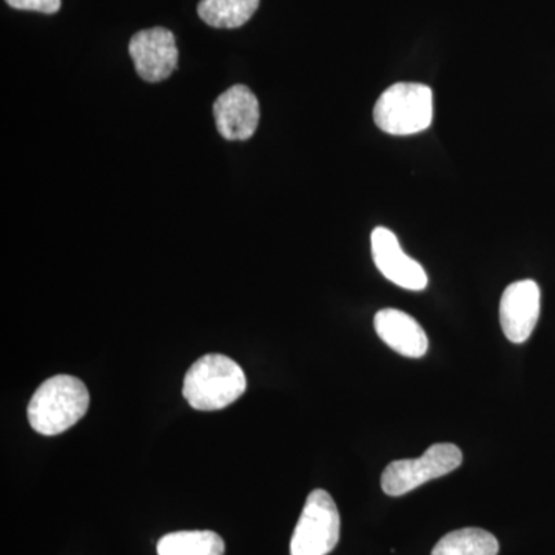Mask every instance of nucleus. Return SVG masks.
<instances>
[{
  "mask_svg": "<svg viewBox=\"0 0 555 555\" xmlns=\"http://www.w3.org/2000/svg\"><path fill=\"white\" fill-rule=\"evenodd\" d=\"M499 540L480 528H465L449 532L433 550V555H496Z\"/></svg>",
  "mask_w": 555,
  "mask_h": 555,
  "instance_id": "13",
  "label": "nucleus"
},
{
  "mask_svg": "<svg viewBox=\"0 0 555 555\" xmlns=\"http://www.w3.org/2000/svg\"><path fill=\"white\" fill-rule=\"evenodd\" d=\"M215 122L228 141H247L254 137L259 124V102L247 86L230 87L219 94L214 104Z\"/></svg>",
  "mask_w": 555,
  "mask_h": 555,
  "instance_id": "8",
  "label": "nucleus"
},
{
  "mask_svg": "<svg viewBox=\"0 0 555 555\" xmlns=\"http://www.w3.org/2000/svg\"><path fill=\"white\" fill-rule=\"evenodd\" d=\"M462 463L463 452L455 444H433L420 459L397 460L387 465L382 488L390 496L406 495L427 481L454 473Z\"/></svg>",
  "mask_w": 555,
  "mask_h": 555,
  "instance_id": "5",
  "label": "nucleus"
},
{
  "mask_svg": "<svg viewBox=\"0 0 555 555\" xmlns=\"http://www.w3.org/2000/svg\"><path fill=\"white\" fill-rule=\"evenodd\" d=\"M129 53L139 78L145 82H163L178 68L177 40L167 28L138 31L130 40Z\"/></svg>",
  "mask_w": 555,
  "mask_h": 555,
  "instance_id": "6",
  "label": "nucleus"
},
{
  "mask_svg": "<svg viewBox=\"0 0 555 555\" xmlns=\"http://www.w3.org/2000/svg\"><path fill=\"white\" fill-rule=\"evenodd\" d=\"M11 9L38 11L43 14H54L61 10V0H5Z\"/></svg>",
  "mask_w": 555,
  "mask_h": 555,
  "instance_id": "14",
  "label": "nucleus"
},
{
  "mask_svg": "<svg viewBox=\"0 0 555 555\" xmlns=\"http://www.w3.org/2000/svg\"><path fill=\"white\" fill-rule=\"evenodd\" d=\"M433 90L425 83L398 82L378 98L374 120L393 137L422 133L433 124Z\"/></svg>",
  "mask_w": 555,
  "mask_h": 555,
  "instance_id": "3",
  "label": "nucleus"
},
{
  "mask_svg": "<svg viewBox=\"0 0 555 555\" xmlns=\"http://www.w3.org/2000/svg\"><path fill=\"white\" fill-rule=\"evenodd\" d=\"M540 317V287L535 281L509 284L500 299V324L514 345L528 341Z\"/></svg>",
  "mask_w": 555,
  "mask_h": 555,
  "instance_id": "7",
  "label": "nucleus"
},
{
  "mask_svg": "<svg viewBox=\"0 0 555 555\" xmlns=\"http://www.w3.org/2000/svg\"><path fill=\"white\" fill-rule=\"evenodd\" d=\"M156 551L158 555H224L225 543L214 531H178L164 535Z\"/></svg>",
  "mask_w": 555,
  "mask_h": 555,
  "instance_id": "11",
  "label": "nucleus"
},
{
  "mask_svg": "<svg viewBox=\"0 0 555 555\" xmlns=\"http://www.w3.org/2000/svg\"><path fill=\"white\" fill-rule=\"evenodd\" d=\"M259 0H201V20L214 28H240L257 13Z\"/></svg>",
  "mask_w": 555,
  "mask_h": 555,
  "instance_id": "12",
  "label": "nucleus"
},
{
  "mask_svg": "<svg viewBox=\"0 0 555 555\" xmlns=\"http://www.w3.org/2000/svg\"><path fill=\"white\" fill-rule=\"evenodd\" d=\"M89 406V389L79 378L56 375L43 382L31 397L28 423L42 436H60L83 418Z\"/></svg>",
  "mask_w": 555,
  "mask_h": 555,
  "instance_id": "1",
  "label": "nucleus"
},
{
  "mask_svg": "<svg viewBox=\"0 0 555 555\" xmlns=\"http://www.w3.org/2000/svg\"><path fill=\"white\" fill-rule=\"evenodd\" d=\"M375 332L390 349L408 358H422L429 349L425 328L406 312L398 309L379 310L374 320Z\"/></svg>",
  "mask_w": 555,
  "mask_h": 555,
  "instance_id": "10",
  "label": "nucleus"
},
{
  "mask_svg": "<svg viewBox=\"0 0 555 555\" xmlns=\"http://www.w3.org/2000/svg\"><path fill=\"white\" fill-rule=\"evenodd\" d=\"M371 246L375 266L390 283L406 291H425L427 287L425 269L418 261L404 254L396 233L386 228L374 229Z\"/></svg>",
  "mask_w": 555,
  "mask_h": 555,
  "instance_id": "9",
  "label": "nucleus"
},
{
  "mask_svg": "<svg viewBox=\"0 0 555 555\" xmlns=\"http://www.w3.org/2000/svg\"><path fill=\"white\" fill-rule=\"evenodd\" d=\"M337 503L324 489L310 492L291 540V555H327L339 542Z\"/></svg>",
  "mask_w": 555,
  "mask_h": 555,
  "instance_id": "4",
  "label": "nucleus"
},
{
  "mask_svg": "<svg viewBox=\"0 0 555 555\" xmlns=\"http://www.w3.org/2000/svg\"><path fill=\"white\" fill-rule=\"evenodd\" d=\"M246 387V375L236 361L208 353L189 369L182 396L196 411H219L240 400Z\"/></svg>",
  "mask_w": 555,
  "mask_h": 555,
  "instance_id": "2",
  "label": "nucleus"
}]
</instances>
